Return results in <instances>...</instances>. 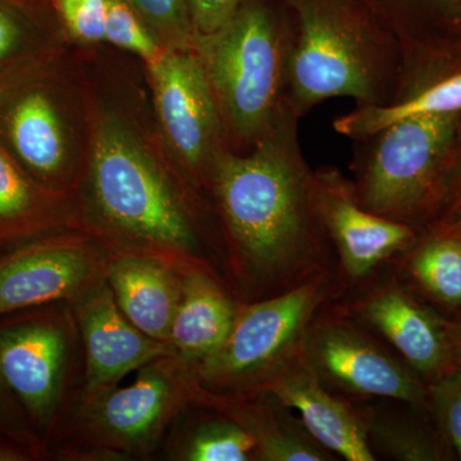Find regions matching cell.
<instances>
[{
	"label": "cell",
	"instance_id": "cell-21",
	"mask_svg": "<svg viewBox=\"0 0 461 461\" xmlns=\"http://www.w3.org/2000/svg\"><path fill=\"white\" fill-rule=\"evenodd\" d=\"M357 402L366 423V439L375 460L441 461L450 459L451 446L438 426L423 415L429 409L393 399Z\"/></svg>",
	"mask_w": 461,
	"mask_h": 461
},
{
	"label": "cell",
	"instance_id": "cell-34",
	"mask_svg": "<svg viewBox=\"0 0 461 461\" xmlns=\"http://www.w3.org/2000/svg\"><path fill=\"white\" fill-rule=\"evenodd\" d=\"M20 2L26 3V5H36V7H47V3L50 0H20Z\"/></svg>",
	"mask_w": 461,
	"mask_h": 461
},
{
	"label": "cell",
	"instance_id": "cell-1",
	"mask_svg": "<svg viewBox=\"0 0 461 461\" xmlns=\"http://www.w3.org/2000/svg\"><path fill=\"white\" fill-rule=\"evenodd\" d=\"M299 120L291 112L250 150L224 151L206 182L249 302L286 293L320 273L339 275L315 171L300 148Z\"/></svg>",
	"mask_w": 461,
	"mask_h": 461
},
{
	"label": "cell",
	"instance_id": "cell-11",
	"mask_svg": "<svg viewBox=\"0 0 461 461\" xmlns=\"http://www.w3.org/2000/svg\"><path fill=\"white\" fill-rule=\"evenodd\" d=\"M332 306L375 333L429 384L453 371L445 320L421 305L396 277L366 284L362 294Z\"/></svg>",
	"mask_w": 461,
	"mask_h": 461
},
{
	"label": "cell",
	"instance_id": "cell-18",
	"mask_svg": "<svg viewBox=\"0 0 461 461\" xmlns=\"http://www.w3.org/2000/svg\"><path fill=\"white\" fill-rule=\"evenodd\" d=\"M184 277V273L159 258L114 250L105 282L118 308L136 329L168 344Z\"/></svg>",
	"mask_w": 461,
	"mask_h": 461
},
{
	"label": "cell",
	"instance_id": "cell-26",
	"mask_svg": "<svg viewBox=\"0 0 461 461\" xmlns=\"http://www.w3.org/2000/svg\"><path fill=\"white\" fill-rule=\"evenodd\" d=\"M141 18L165 50H195L196 32L186 0H122Z\"/></svg>",
	"mask_w": 461,
	"mask_h": 461
},
{
	"label": "cell",
	"instance_id": "cell-15",
	"mask_svg": "<svg viewBox=\"0 0 461 461\" xmlns=\"http://www.w3.org/2000/svg\"><path fill=\"white\" fill-rule=\"evenodd\" d=\"M250 391H266L296 411L311 436L333 456L375 460L357 402L330 390L302 353Z\"/></svg>",
	"mask_w": 461,
	"mask_h": 461
},
{
	"label": "cell",
	"instance_id": "cell-25",
	"mask_svg": "<svg viewBox=\"0 0 461 461\" xmlns=\"http://www.w3.org/2000/svg\"><path fill=\"white\" fill-rule=\"evenodd\" d=\"M190 461L258 460L257 444L247 430L229 417L212 420L193 430L182 448Z\"/></svg>",
	"mask_w": 461,
	"mask_h": 461
},
{
	"label": "cell",
	"instance_id": "cell-16",
	"mask_svg": "<svg viewBox=\"0 0 461 461\" xmlns=\"http://www.w3.org/2000/svg\"><path fill=\"white\" fill-rule=\"evenodd\" d=\"M86 351L87 400L115 387L127 373L162 357H172L167 342L145 335L124 317L107 282L75 303Z\"/></svg>",
	"mask_w": 461,
	"mask_h": 461
},
{
	"label": "cell",
	"instance_id": "cell-19",
	"mask_svg": "<svg viewBox=\"0 0 461 461\" xmlns=\"http://www.w3.org/2000/svg\"><path fill=\"white\" fill-rule=\"evenodd\" d=\"M239 305L217 276L206 272L185 275L169 330L172 357L190 373L213 357L229 339Z\"/></svg>",
	"mask_w": 461,
	"mask_h": 461
},
{
	"label": "cell",
	"instance_id": "cell-17",
	"mask_svg": "<svg viewBox=\"0 0 461 461\" xmlns=\"http://www.w3.org/2000/svg\"><path fill=\"white\" fill-rule=\"evenodd\" d=\"M191 395L205 405L213 406L247 430L256 441L258 460L338 459L315 441L293 409L266 391L212 393L193 382Z\"/></svg>",
	"mask_w": 461,
	"mask_h": 461
},
{
	"label": "cell",
	"instance_id": "cell-31",
	"mask_svg": "<svg viewBox=\"0 0 461 461\" xmlns=\"http://www.w3.org/2000/svg\"><path fill=\"white\" fill-rule=\"evenodd\" d=\"M445 327L453 355L454 369H461V323L445 321Z\"/></svg>",
	"mask_w": 461,
	"mask_h": 461
},
{
	"label": "cell",
	"instance_id": "cell-33",
	"mask_svg": "<svg viewBox=\"0 0 461 461\" xmlns=\"http://www.w3.org/2000/svg\"><path fill=\"white\" fill-rule=\"evenodd\" d=\"M12 424L9 423L8 414L5 411V402H3L2 397H0V430L2 432H11Z\"/></svg>",
	"mask_w": 461,
	"mask_h": 461
},
{
	"label": "cell",
	"instance_id": "cell-8",
	"mask_svg": "<svg viewBox=\"0 0 461 461\" xmlns=\"http://www.w3.org/2000/svg\"><path fill=\"white\" fill-rule=\"evenodd\" d=\"M159 144L199 190L230 149L222 114L195 50H165L147 65Z\"/></svg>",
	"mask_w": 461,
	"mask_h": 461
},
{
	"label": "cell",
	"instance_id": "cell-10",
	"mask_svg": "<svg viewBox=\"0 0 461 461\" xmlns=\"http://www.w3.org/2000/svg\"><path fill=\"white\" fill-rule=\"evenodd\" d=\"M113 251L84 227L14 244L0 256V318L50 303L77 302L104 284Z\"/></svg>",
	"mask_w": 461,
	"mask_h": 461
},
{
	"label": "cell",
	"instance_id": "cell-35",
	"mask_svg": "<svg viewBox=\"0 0 461 461\" xmlns=\"http://www.w3.org/2000/svg\"><path fill=\"white\" fill-rule=\"evenodd\" d=\"M442 3H445V5H454L455 3L457 2V0H441Z\"/></svg>",
	"mask_w": 461,
	"mask_h": 461
},
{
	"label": "cell",
	"instance_id": "cell-32",
	"mask_svg": "<svg viewBox=\"0 0 461 461\" xmlns=\"http://www.w3.org/2000/svg\"><path fill=\"white\" fill-rule=\"evenodd\" d=\"M27 455L12 446L0 444V461H21L26 460Z\"/></svg>",
	"mask_w": 461,
	"mask_h": 461
},
{
	"label": "cell",
	"instance_id": "cell-28",
	"mask_svg": "<svg viewBox=\"0 0 461 461\" xmlns=\"http://www.w3.org/2000/svg\"><path fill=\"white\" fill-rule=\"evenodd\" d=\"M105 42L120 48L150 65L162 56V45L141 18L122 0H109Z\"/></svg>",
	"mask_w": 461,
	"mask_h": 461
},
{
	"label": "cell",
	"instance_id": "cell-7",
	"mask_svg": "<svg viewBox=\"0 0 461 461\" xmlns=\"http://www.w3.org/2000/svg\"><path fill=\"white\" fill-rule=\"evenodd\" d=\"M335 273H320L286 293L241 303L229 339L190 373L212 393H244L303 351L312 321L345 293Z\"/></svg>",
	"mask_w": 461,
	"mask_h": 461
},
{
	"label": "cell",
	"instance_id": "cell-36",
	"mask_svg": "<svg viewBox=\"0 0 461 461\" xmlns=\"http://www.w3.org/2000/svg\"><path fill=\"white\" fill-rule=\"evenodd\" d=\"M9 81H0V91H2L3 87H5V85L9 83Z\"/></svg>",
	"mask_w": 461,
	"mask_h": 461
},
{
	"label": "cell",
	"instance_id": "cell-3",
	"mask_svg": "<svg viewBox=\"0 0 461 461\" xmlns=\"http://www.w3.org/2000/svg\"><path fill=\"white\" fill-rule=\"evenodd\" d=\"M288 103L297 117L332 98L382 107L399 96L402 53L382 21L342 0H291Z\"/></svg>",
	"mask_w": 461,
	"mask_h": 461
},
{
	"label": "cell",
	"instance_id": "cell-23",
	"mask_svg": "<svg viewBox=\"0 0 461 461\" xmlns=\"http://www.w3.org/2000/svg\"><path fill=\"white\" fill-rule=\"evenodd\" d=\"M461 112V71L417 87L382 107H357L333 121L335 131L346 138H366L390 124L418 115L450 114Z\"/></svg>",
	"mask_w": 461,
	"mask_h": 461
},
{
	"label": "cell",
	"instance_id": "cell-20",
	"mask_svg": "<svg viewBox=\"0 0 461 461\" xmlns=\"http://www.w3.org/2000/svg\"><path fill=\"white\" fill-rule=\"evenodd\" d=\"M74 227H84L77 195L48 189L0 147V245Z\"/></svg>",
	"mask_w": 461,
	"mask_h": 461
},
{
	"label": "cell",
	"instance_id": "cell-12",
	"mask_svg": "<svg viewBox=\"0 0 461 461\" xmlns=\"http://www.w3.org/2000/svg\"><path fill=\"white\" fill-rule=\"evenodd\" d=\"M324 226L338 257L339 280L368 284L382 264L417 241V230L366 211L355 198L353 181L335 167L315 169Z\"/></svg>",
	"mask_w": 461,
	"mask_h": 461
},
{
	"label": "cell",
	"instance_id": "cell-6",
	"mask_svg": "<svg viewBox=\"0 0 461 461\" xmlns=\"http://www.w3.org/2000/svg\"><path fill=\"white\" fill-rule=\"evenodd\" d=\"M457 130L459 113L418 115L355 140L351 181L357 203L417 230L444 189Z\"/></svg>",
	"mask_w": 461,
	"mask_h": 461
},
{
	"label": "cell",
	"instance_id": "cell-2",
	"mask_svg": "<svg viewBox=\"0 0 461 461\" xmlns=\"http://www.w3.org/2000/svg\"><path fill=\"white\" fill-rule=\"evenodd\" d=\"M199 191L131 118L93 104L89 154L77 190L85 229L114 250L159 258L184 275H215Z\"/></svg>",
	"mask_w": 461,
	"mask_h": 461
},
{
	"label": "cell",
	"instance_id": "cell-13",
	"mask_svg": "<svg viewBox=\"0 0 461 461\" xmlns=\"http://www.w3.org/2000/svg\"><path fill=\"white\" fill-rule=\"evenodd\" d=\"M173 357L154 360L139 369L130 386L112 388L87 400L89 429L99 439L122 448L153 444L185 396L191 395L190 372Z\"/></svg>",
	"mask_w": 461,
	"mask_h": 461
},
{
	"label": "cell",
	"instance_id": "cell-29",
	"mask_svg": "<svg viewBox=\"0 0 461 461\" xmlns=\"http://www.w3.org/2000/svg\"><path fill=\"white\" fill-rule=\"evenodd\" d=\"M429 393L433 418L461 460V369L429 382Z\"/></svg>",
	"mask_w": 461,
	"mask_h": 461
},
{
	"label": "cell",
	"instance_id": "cell-37",
	"mask_svg": "<svg viewBox=\"0 0 461 461\" xmlns=\"http://www.w3.org/2000/svg\"><path fill=\"white\" fill-rule=\"evenodd\" d=\"M457 204H460L461 205V198L459 200H457Z\"/></svg>",
	"mask_w": 461,
	"mask_h": 461
},
{
	"label": "cell",
	"instance_id": "cell-9",
	"mask_svg": "<svg viewBox=\"0 0 461 461\" xmlns=\"http://www.w3.org/2000/svg\"><path fill=\"white\" fill-rule=\"evenodd\" d=\"M302 354L330 390L351 402L393 399L430 411L429 384L371 330L333 306L312 321Z\"/></svg>",
	"mask_w": 461,
	"mask_h": 461
},
{
	"label": "cell",
	"instance_id": "cell-5",
	"mask_svg": "<svg viewBox=\"0 0 461 461\" xmlns=\"http://www.w3.org/2000/svg\"><path fill=\"white\" fill-rule=\"evenodd\" d=\"M60 57L18 75L0 91V147L48 189L77 195L93 104Z\"/></svg>",
	"mask_w": 461,
	"mask_h": 461
},
{
	"label": "cell",
	"instance_id": "cell-4",
	"mask_svg": "<svg viewBox=\"0 0 461 461\" xmlns=\"http://www.w3.org/2000/svg\"><path fill=\"white\" fill-rule=\"evenodd\" d=\"M293 39V23L250 0L222 29L196 35L194 50L213 89L230 150H250L294 113L288 103Z\"/></svg>",
	"mask_w": 461,
	"mask_h": 461
},
{
	"label": "cell",
	"instance_id": "cell-14",
	"mask_svg": "<svg viewBox=\"0 0 461 461\" xmlns=\"http://www.w3.org/2000/svg\"><path fill=\"white\" fill-rule=\"evenodd\" d=\"M68 357L60 318L32 315L0 326V386L16 396L39 426L59 402Z\"/></svg>",
	"mask_w": 461,
	"mask_h": 461
},
{
	"label": "cell",
	"instance_id": "cell-22",
	"mask_svg": "<svg viewBox=\"0 0 461 461\" xmlns=\"http://www.w3.org/2000/svg\"><path fill=\"white\" fill-rule=\"evenodd\" d=\"M66 42L47 7L0 0V81L62 56Z\"/></svg>",
	"mask_w": 461,
	"mask_h": 461
},
{
	"label": "cell",
	"instance_id": "cell-24",
	"mask_svg": "<svg viewBox=\"0 0 461 461\" xmlns=\"http://www.w3.org/2000/svg\"><path fill=\"white\" fill-rule=\"evenodd\" d=\"M403 269L438 304L461 309V236L437 230L403 251Z\"/></svg>",
	"mask_w": 461,
	"mask_h": 461
},
{
	"label": "cell",
	"instance_id": "cell-27",
	"mask_svg": "<svg viewBox=\"0 0 461 461\" xmlns=\"http://www.w3.org/2000/svg\"><path fill=\"white\" fill-rule=\"evenodd\" d=\"M65 36L81 47L105 42L109 0H50Z\"/></svg>",
	"mask_w": 461,
	"mask_h": 461
},
{
	"label": "cell",
	"instance_id": "cell-30",
	"mask_svg": "<svg viewBox=\"0 0 461 461\" xmlns=\"http://www.w3.org/2000/svg\"><path fill=\"white\" fill-rule=\"evenodd\" d=\"M249 0H186L196 35H209L222 29Z\"/></svg>",
	"mask_w": 461,
	"mask_h": 461
}]
</instances>
